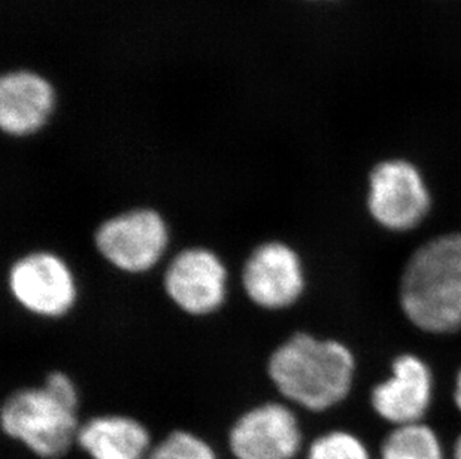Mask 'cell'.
<instances>
[{
	"label": "cell",
	"mask_w": 461,
	"mask_h": 459,
	"mask_svg": "<svg viewBox=\"0 0 461 459\" xmlns=\"http://www.w3.org/2000/svg\"><path fill=\"white\" fill-rule=\"evenodd\" d=\"M267 376L284 399L311 412H326L353 388L356 358L335 338L297 331L270 354Z\"/></svg>",
	"instance_id": "obj_1"
},
{
	"label": "cell",
	"mask_w": 461,
	"mask_h": 459,
	"mask_svg": "<svg viewBox=\"0 0 461 459\" xmlns=\"http://www.w3.org/2000/svg\"><path fill=\"white\" fill-rule=\"evenodd\" d=\"M78 388L69 374L54 370L41 386L11 392L0 410L4 433L41 459H60L77 445Z\"/></svg>",
	"instance_id": "obj_2"
},
{
	"label": "cell",
	"mask_w": 461,
	"mask_h": 459,
	"mask_svg": "<svg viewBox=\"0 0 461 459\" xmlns=\"http://www.w3.org/2000/svg\"><path fill=\"white\" fill-rule=\"evenodd\" d=\"M401 304L426 333L461 328V234L431 238L413 252L402 276Z\"/></svg>",
	"instance_id": "obj_3"
},
{
	"label": "cell",
	"mask_w": 461,
	"mask_h": 459,
	"mask_svg": "<svg viewBox=\"0 0 461 459\" xmlns=\"http://www.w3.org/2000/svg\"><path fill=\"white\" fill-rule=\"evenodd\" d=\"M165 217L153 208L129 209L99 224L95 247L109 266L127 274L153 270L169 247Z\"/></svg>",
	"instance_id": "obj_4"
},
{
	"label": "cell",
	"mask_w": 461,
	"mask_h": 459,
	"mask_svg": "<svg viewBox=\"0 0 461 459\" xmlns=\"http://www.w3.org/2000/svg\"><path fill=\"white\" fill-rule=\"evenodd\" d=\"M6 282L20 308L45 320L66 317L78 300L74 270L56 252H27L11 265Z\"/></svg>",
	"instance_id": "obj_5"
},
{
	"label": "cell",
	"mask_w": 461,
	"mask_h": 459,
	"mask_svg": "<svg viewBox=\"0 0 461 459\" xmlns=\"http://www.w3.org/2000/svg\"><path fill=\"white\" fill-rule=\"evenodd\" d=\"M430 204V191L421 170L410 160L388 158L370 172L367 208L384 229H415L427 217Z\"/></svg>",
	"instance_id": "obj_6"
},
{
	"label": "cell",
	"mask_w": 461,
	"mask_h": 459,
	"mask_svg": "<svg viewBox=\"0 0 461 459\" xmlns=\"http://www.w3.org/2000/svg\"><path fill=\"white\" fill-rule=\"evenodd\" d=\"M229 274L224 261L208 248H185L170 260L163 274L167 299L192 317L218 312L227 299Z\"/></svg>",
	"instance_id": "obj_7"
},
{
	"label": "cell",
	"mask_w": 461,
	"mask_h": 459,
	"mask_svg": "<svg viewBox=\"0 0 461 459\" xmlns=\"http://www.w3.org/2000/svg\"><path fill=\"white\" fill-rule=\"evenodd\" d=\"M303 263L294 248L269 240L254 248L242 267V288L251 303L263 310H284L305 291Z\"/></svg>",
	"instance_id": "obj_8"
},
{
	"label": "cell",
	"mask_w": 461,
	"mask_h": 459,
	"mask_svg": "<svg viewBox=\"0 0 461 459\" xmlns=\"http://www.w3.org/2000/svg\"><path fill=\"white\" fill-rule=\"evenodd\" d=\"M302 443L297 416L275 401L249 409L229 431V447L236 459H294Z\"/></svg>",
	"instance_id": "obj_9"
},
{
	"label": "cell",
	"mask_w": 461,
	"mask_h": 459,
	"mask_svg": "<svg viewBox=\"0 0 461 459\" xmlns=\"http://www.w3.org/2000/svg\"><path fill=\"white\" fill-rule=\"evenodd\" d=\"M56 88L32 70H11L0 79V129L13 138L35 136L56 113Z\"/></svg>",
	"instance_id": "obj_10"
},
{
	"label": "cell",
	"mask_w": 461,
	"mask_h": 459,
	"mask_svg": "<svg viewBox=\"0 0 461 459\" xmlns=\"http://www.w3.org/2000/svg\"><path fill=\"white\" fill-rule=\"evenodd\" d=\"M431 397L430 368L417 356L403 354L393 361L392 376L375 386L370 403L384 420L401 427L421 422Z\"/></svg>",
	"instance_id": "obj_11"
},
{
	"label": "cell",
	"mask_w": 461,
	"mask_h": 459,
	"mask_svg": "<svg viewBox=\"0 0 461 459\" xmlns=\"http://www.w3.org/2000/svg\"><path fill=\"white\" fill-rule=\"evenodd\" d=\"M77 445L92 459H147L151 434L127 415H97L79 427Z\"/></svg>",
	"instance_id": "obj_12"
},
{
	"label": "cell",
	"mask_w": 461,
	"mask_h": 459,
	"mask_svg": "<svg viewBox=\"0 0 461 459\" xmlns=\"http://www.w3.org/2000/svg\"><path fill=\"white\" fill-rule=\"evenodd\" d=\"M381 459H445L444 446L429 425L394 427L384 438Z\"/></svg>",
	"instance_id": "obj_13"
},
{
	"label": "cell",
	"mask_w": 461,
	"mask_h": 459,
	"mask_svg": "<svg viewBox=\"0 0 461 459\" xmlns=\"http://www.w3.org/2000/svg\"><path fill=\"white\" fill-rule=\"evenodd\" d=\"M147 459H218L212 446L205 438L176 429L157 443Z\"/></svg>",
	"instance_id": "obj_14"
},
{
	"label": "cell",
	"mask_w": 461,
	"mask_h": 459,
	"mask_svg": "<svg viewBox=\"0 0 461 459\" xmlns=\"http://www.w3.org/2000/svg\"><path fill=\"white\" fill-rule=\"evenodd\" d=\"M306 459H372L361 438L348 431H330L315 438Z\"/></svg>",
	"instance_id": "obj_15"
},
{
	"label": "cell",
	"mask_w": 461,
	"mask_h": 459,
	"mask_svg": "<svg viewBox=\"0 0 461 459\" xmlns=\"http://www.w3.org/2000/svg\"><path fill=\"white\" fill-rule=\"evenodd\" d=\"M454 401L461 412V370L458 372L457 379H456V390H454Z\"/></svg>",
	"instance_id": "obj_16"
},
{
	"label": "cell",
	"mask_w": 461,
	"mask_h": 459,
	"mask_svg": "<svg viewBox=\"0 0 461 459\" xmlns=\"http://www.w3.org/2000/svg\"><path fill=\"white\" fill-rule=\"evenodd\" d=\"M454 459H461V436L457 438L456 446H454Z\"/></svg>",
	"instance_id": "obj_17"
},
{
	"label": "cell",
	"mask_w": 461,
	"mask_h": 459,
	"mask_svg": "<svg viewBox=\"0 0 461 459\" xmlns=\"http://www.w3.org/2000/svg\"><path fill=\"white\" fill-rule=\"evenodd\" d=\"M306 2H318V0H306ZM326 2H336V0H326Z\"/></svg>",
	"instance_id": "obj_18"
}]
</instances>
